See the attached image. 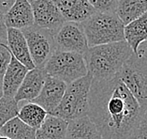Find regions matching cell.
<instances>
[{
	"label": "cell",
	"instance_id": "6da1fadb",
	"mask_svg": "<svg viewBox=\"0 0 147 139\" xmlns=\"http://www.w3.org/2000/svg\"><path fill=\"white\" fill-rule=\"evenodd\" d=\"M88 117L102 139H127L144 116L136 99L120 80H92Z\"/></svg>",
	"mask_w": 147,
	"mask_h": 139
},
{
	"label": "cell",
	"instance_id": "44dd1931",
	"mask_svg": "<svg viewBox=\"0 0 147 139\" xmlns=\"http://www.w3.org/2000/svg\"><path fill=\"white\" fill-rule=\"evenodd\" d=\"M48 113L42 107L29 102L19 108L17 117L29 127L38 130L43 123Z\"/></svg>",
	"mask_w": 147,
	"mask_h": 139
},
{
	"label": "cell",
	"instance_id": "484cf974",
	"mask_svg": "<svg viewBox=\"0 0 147 139\" xmlns=\"http://www.w3.org/2000/svg\"><path fill=\"white\" fill-rule=\"evenodd\" d=\"M0 42L7 44V27L4 22V14L0 12Z\"/></svg>",
	"mask_w": 147,
	"mask_h": 139
},
{
	"label": "cell",
	"instance_id": "9c48e42d",
	"mask_svg": "<svg viewBox=\"0 0 147 139\" xmlns=\"http://www.w3.org/2000/svg\"><path fill=\"white\" fill-rule=\"evenodd\" d=\"M34 16V24L56 33L65 23L62 14L53 0H29Z\"/></svg>",
	"mask_w": 147,
	"mask_h": 139
},
{
	"label": "cell",
	"instance_id": "4fadbf2b",
	"mask_svg": "<svg viewBox=\"0 0 147 139\" xmlns=\"http://www.w3.org/2000/svg\"><path fill=\"white\" fill-rule=\"evenodd\" d=\"M65 22L82 24L96 12L88 0H53Z\"/></svg>",
	"mask_w": 147,
	"mask_h": 139
},
{
	"label": "cell",
	"instance_id": "ac0fdd59",
	"mask_svg": "<svg viewBox=\"0 0 147 139\" xmlns=\"http://www.w3.org/2000/svg\"><path fill=\"white\" fill-rule=\"evenodd\" d=\"M67 121L47 115L41 126L36 130V139H66Z\"/></svg>",
	"mask_w": 147,
	"mask_h": 139
},
{
	"label": "cell",
	"instance_id": "8992f818",
	"mask_svg": "<svg viewBox=\"0 0 147 139\" xmlns=\"http://www.w3.org/2000/svg\"><path fill=\"white\" fill-rule=\"evenodd\" d=\"M118 77L136 99L142 111L147 112V58L133 53L124 63Z\"/></svg>",
	"mask_w": 147,
	"mask_h": 139
},
{
	"label": "cell",
	"instance_id": "603a6c76",
	"mask_svg": "<svg viewBox=\"0 0 147 139\" xmlns=\"http://www.w3.org/2000/svg\"><path fill=\"white\" fill-rule=\"evenodd\" d=\"M119 0H88L93 9L98 12H115Z\"/></svg>",
	"mask_w": 147,
	"mask_h": 139
},
{
	"label": "cell",
	"instance_id": "8fae6325",
	"mask_svg": "<svg viewBox=\"0 0 147 139\" xmlns=\"http://www.w3.org/2000/svg\"><path fill=\"white\" fill-rule=\"evenodd\" d=\"M47 73L43 68H34L28 71L26 77L21 84L14 100L17 102L26 101L27 102H32L40 93L45 83Z\"/></svg>",
	"mask_w": 147,
	"mask_h": 139
},
{
	"label": "cell",
	"instance_id": "7a4b0ae2",
	"mask_svg": "<svg viewBox=\"0 0 147 139\" xmlns=\"http://www.w3.org/2000/svg\"><path fill=\"white\" fill-rule=\"evenodd\" d=\"M132 54L130 46L123 41L89 47L84 58L93 80L108 81L119 74L124 63Z\"/></svg>",
	"mask_w": 147,
	"mask_h": 139
},
{
	"label": "cell",
	"instance_id": "f546056e",
	"mask_svg": "<svg viewBox=\"0 0 147 139\" xmlns=\"http://www.w3.org/2000/svg\"><path fill=\"white\" fill-rule=\"evenodd\" d=\"M0 139H9V138L6 137V136H0Z\"/></svg>",
	"mask_w": 147,
	"mask_h": 139
},
{
	"label": "cell",
	"instance_id": "7402d4cb",
	"mask_svg": "<svg viewBox=\"0 0 147 139\" xmlns=\"http://www.w3.org/2000/svg\"><path fill=\"white\" fill-rule=\"evenodd\" d=\"M19 112V102L14 98L3 97L0 99V129L3 125L17 117Z\"/></svg>",
	"mask_w": 147,
	"mask_h": 139
},
{
	"label": "cell",
	"instance_id": "3957f363",
	"mask_svg": "<svg viewBox=\"0 0 147 139\" xmlns=\"http://www.w3.org/2000/svg\"><path fill=\"white\" fill-rule=\"evenodd\" d=\"M81 24L88 47L125 41V26L115 12H96Z\"/></svg>",
	"mask_w": 147,
	"mask_h": 139
},
{
	"label": "cell",
	"instance_id": "2e32d148",
	"mask_svg": "<svg viewBox=\"0 0 147 139\" xmlns=\"http://www.w3.org/2000/svg\"><path fill=\"white\" fill-rule=\"evenodd\" d=\"M66 139H102L98 130L89 117L67 121Z\"/></svg>",
	"mask_w": 147,
	"mask_h": 139
},
{
	"label": "cell",
	"instance_id": "5b68a950",
	"mask_svg": "<svg viewBox=\"0 0 147 139\" xmlns=\"http://www.w3.org/2000/svg\"><path fill=\"white\" fill-rule=\"evenodd\" d=\"M47 75L69 85L88 73L84 55L55 50L43 66Z\"/></svg>",
	"mask_w": 147,
	"mask_h": 139
},
{
	"label": "cell",
	"instance_id": "7c38bea8",
	"mask_svg": "<svg viewBox=\"0 0 147 139\" xmlns=\"http://www.w3.org/2000/svg\"><path fill=\"white\" fill-rule=\"evenodd\" d=\"M7 28L23 30L34 26L33 10L29 0H15L13 5L4 14Z\"/></svg>",
	"mask_w": 147,
	"mask_h": 139
},
{
	"label": "cell",
	"instance_id": "ba28073f",
	"mask_svg": "<svg viewBox=\"0 0 147 139\" xmlns=\"http://www.w3.org/2000/svg\"><path fill=\"white\" fill-rule=\"evenodd\" d=\"M55 50L84 55L88 50L87 40L82 24L65 22L55 35Z\"/></svg>",
	"mask_w": 147,
	"mask_h": 139
},
{
	"label": "cell",
	"instance_id": "e0dca14e",
	"mask_svg": "<svg viewBox=\"0 0 147 139\" xmlns=\"http://www.w3.org/2000/svg\"><path fill=\"white\" fill-rule=\"evenodd\" d=\"M125 41L136 53L139 45L147 40V12L124 28Z\"/></svg>",
	"mask_w": 147,
	"mask_h": 139
},
{
	"label": "cell",
	"instance_id": "ffe728a7",
	"mask_svg": "<svg viewBox=\"0 0 147 139\" xmlns=\"http://www.w3.org/2000/svg\"><path fill=\"white\" fill-rule=\"evenodd\" d=\"M0 136L9 139H36V130L15 117L2 126Z\"/></svg>",
	"mask_w": 147,
	"mask_h": 139
},
{
	"label": "cell",
	"instance_id": "4316f807",
	"mask_svg": "<svg viewBox=\"0 0 147 139\" xmlns=\"http://www.w3.org/2000/svg\"><path fill=\"white\" fill-rule=\"evenodd\" d=\"M15 0H0V12L5 14L13 5Z\"/></svg>",
	"mask_w": 147,
	"mask_h": 139
},
{
	"label": "cell",
	"instance_id": "277c9868",
	"mask_svg": "<svg viewBox=\"0 0 147 139\" xmlns=\"http://www.w3.org/2000/svg\"><path fill=\"white\" fill-rule=\"evenodd\" d=\"M92 80V75L87 73L85 76L67 85L59 105L50 115L58 117L66 121L86 117L89 110L88 100Z\"/></svg>",
	"mask_w": 147,
	"mask_h": 139
},
{
	"label": "cell",
	"instance_id": "5bb4252c",
	"mask_svg": "<svg viewBox=\"0 0 147 139\" xmlns=\"http://www.w3.org/2000/svg\"><path fill=\"white\" fill-rule=\"evenodd\" d=\"M7 46L13 58L29 71L36 68L28 50L26 40L21 30L7 28Z\"/></svg>",
	"mask_w": 147,
	"mask_h": 139
},
{
	"label": "cell",
	"instance_id": "83f0119b",
	"mask_svg": "<svg viewBox=\"0 0 147 139\" xmlns=\"http://www.w3.org/2000/svg\"><path fill=\"white\" fill-rule=\"evenodd\" d=\"M136 54L138 56H146L147 58V40L145 41L142 42V43L139 45L137 51H136Z\"/></svg>",
	"mask_w": 147,
	"mask_h": 139
},
{
	"label": "cell",
	"instance_id": "d4e9b609",
	"mask_svg": "<svg viewBox=\"0 0 147 139\" xmlns=\"http://www.w3.org/2000/svg\"><path fill=\"white\" fill-rule=\"evenodd\" d=\"M127 139H147V112Z\"/></svg>",
	"mask_w": 147,
	"mask_h": 139
},
{
	"label": "cell",
	"instance_id": "f1b7e54d",
	"mask_svg": "<svg viewBox=\"0 0 147 139\" xmlns=\"http://www.w3.org/2000/svg\"><path fill=\"white\" fill-rule=\"evenodd\" d=\"M3 97V92H2V90L0 88V99Z\"/></svg>",
	"mask_w": 147,
	"mask_h": 139
},
{
	"label": "cell",
	"instance_id": "d6986e66",
	"mask_svg": "<svg viewBox=\"0 0 147 139\" xmlns=\"http://www.w3.org/2000/svg\"><path fill=\"white\" fill-rule=\"evenodd\" d=\"M146 12L147 0H119L115 13L124 26H127Z\"/></svg>",
	"mask_w": 147,
	"mask_h": 139
},
{
	"label": "cell",
	"instance_id": "9a60e30c",
	"mask_svg": "<svg viewBox=\"0 0 147 139\" xmlns=\"http://www.w3.org/2000/svg\"><path fill=\"white\" fill-rule=\"evenodd\" d=\"M28 71L29 70L27 68L11 56L2 82V92L4 97L14 98Z\"/></svg>",
	"mask_w": 147,
	"mask_h": 139
},
{
	"label": "cell",
	"instance_id": "30bf717a",
	"mask_svg": "<svg viewBox=\"0 0 147 139\" xmlns=\"http://www.w3.org/2000/svg\"><path fill=\"white\" fill-rule=\"evenodd\" d=\"M66 88L67 84L63 81L47 75L40 93L31 102L39 105L50 115L59 105Z\"/></svg>",
	"mask_w": 147,
	"mask_h": 139
},
{
	"label": "cell",
	"instance_id": "cb8c5ba5",
	"mask_svg": "<svg viewBox=\"0 0 147 139\" xmlns=\"http://www.w3.org/2000/svg\"><path fill=\"white\" fill-rule=\"evenodd\" d=\"M11 54L7 44L0 43V88L2 90V82L4 78L5 73L9 64Z\"/></svg>",
	"mask_w": 147,
	"mask_h": 139
},
{
	"label": "cell",
	"instance_id": "52a82bcc",
	"mask_svg": "<svg viewBox=\"0 0 147 139\" xmlns=\"http://www.w3.org/2000/svg\"><path fill=\"white\" fill-rule=\"evenodd\" d=\"M21 31L26 40L28 50L35 67L43 68L50 56L55 51V33L35 24Z\"/></svg>",
	"mask_w": 147,
	"mask_h": 139
}]
</instances>
